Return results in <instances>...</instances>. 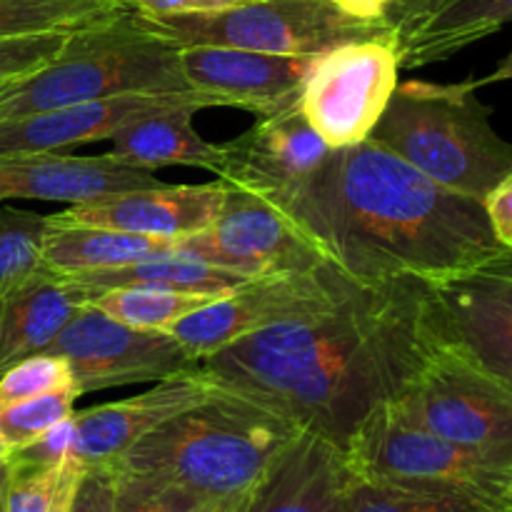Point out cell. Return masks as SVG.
<instances>
[{
    "mask_svg": "<svg viewBox=\"0 0 512 512\" xmlns=\"http://www.w3.org/2000/svg\"><path fill=\"white\" fill-rule=\"evenodd\" d=\"M438 340L430 283H355L328 310L248 335L198 370L345 453L403 393Z\"/></svg>",
    "mask_w": 512,
    "mask_h": 512,
    "instance_id": "6da1fadb",
    "label": "cell"
},
{
    "mask_svg": "<svg viewBox=\"0 0 512 512\" xmlns=\"http://www.w3.org/2000/svg\"><path fill=\"white\" fill-rule=\"evenodd\" d=\"M285 215L328 263L363 285L438 283L510 253L485 203L443 188L373 138L335 150Z\"/></svg>",
    "mask_w": 512,
    "mask_h": 512,
    "instance_id": "7a4b0ae2",
    "label": "cell"
},
{
    "mask_svg": "<svg viewBox=\"0 0 512 512\" xmlns=\"http://www.w3.org/2000/svg\"><path fill=\"white\" fill-rule=\"evenodd\" d=\"M300 435L298 425L268 405L215 383L203 403L150 430L110 470L168 480L223 505H240Z\"/></svg>",
    "mask_w": 512,
    "mask_h": 512,
    "instance_id": "3957f363",
    "label": "cell"
},
{
    "mask_svg": "<svg viewBox=\"0 0 512 512\" xmlns=\"http://www.w3.org/2000/svg\"><path fill=\"white\" fill-rule=\"evenodd\" d=\"M180 45L135 10L73 30L53 60L0 83V123L135 93H188Z\"/></svg>",
    "mask_w": 512,
    "mask_h": 512,
    "instance_id": "277c9868",
    "label": "cell"
},
{
    "mask_svg": "<svg viewBox=\"0 0 512 512\" xmlns=\"http://www.w3.org/2000/svg\"><path fill=\"white\" fill-rule=\"evenodd\" d=\"M475 80L398 85L370 138L443 188L485 203L512 178V143L490 123Z\"/></svg>",
    "mask_w": 512,
    "mask_h": 512,
    "instance_id": "5b68a950",
    "label": "cell"
},
{
    "mask_svg": "<svg viewBox=\"0 0 512 512\" xmlns=\"http://www.w3.org/2000/svg\"><path fill=\"white\" fill-rule=\"evenodd\" d=\"M355 475L378 483L435 490L512 510V465L438 438L383 405L345 450Z\"/></svg>",
    "mask_w": 512,
    "mask_h": 512,
    "instance_id": "8992f818",
    "label": "cell"
},
{
    "mask_svg": "<svg viewBox=\"0 0 512 512\" xmlns=\"http://www.w3.org/2000/svg\"><path fill=\"white\" fill-rule=\"evenodd\" d=\"M145 20L180 48L223 45L295 58H313L353 40L390 35L388 23L355 18L333 0H248L213 13Z\"/></svg>",
    "mask_w": 512,
    "mask_h": 512,
    "instance_id": "52a82bcc",
    "label": "cell"
},
{
    "mask_svg": "<svg viewBox=\"0 0 512 512\" xmlns=\"http://www.w3.org/2000/svg\"><path fill=\"white\" fill-rule=\"evenodd\" d=\"M388 405L438 438L512 465V393L443 335Z\"/></svg>",
    "mask_w": 512,
    "mask_h": 512,
    "instance_id": "ba28073f",
    "label": "cell"
},
{
    "mask_svg": "<svg viewBox=\"0 0 512 512\" xmlns=\"http://www.w3.org/2000/svg\"><path fill=\"white\" fill-rule=\"evenodd\" d=\"M353 285L355 280H350L333 263H323L320 268L303 273L255 278L235 288L233 293L210 300L205 308L185 315L183 320L170 325L168 333L200 365L210 355L248 335L328 310Z\"/></svg>",
    "mask_w": 512,
    "mask_h": 512,
    "instance_id": "9c48e42d",
    "label": "cell"
},
{
    "mask_svg": "<svg viewBox=\"0 0 512 512\" xmlns=\"http://www.w3.org/2000/svg\"><path fill=\"white\" fill-rule=\"evenodd\" d=\"M398 75L400 58L390 35L343 43L313 58L300 110L330 148H353L373 135Z\"/></svg>",
    "mask_w": 512,
    "mask_h": 512,
    "instance_id": "30bf717a",
    "label": "cell"
},
{
    "mask_svg": "<svg viewBox=\"0 0 512 512\" xmlns=\"http://www.w3.org/2000/svg\"><path fill=\"white\" fill-rule=\"evenodd\" d=\"M68 360L80 395L133 383H160L198 370L168 330H140L85 305L43 350Z\"/></svg>",
    "mask_w": 512,
    "mask_h": 512,
    "instance_id": "8fae6325",
    "label": "cell"
},
{
    "mask_svg": "<svg viewBox=\"0 0 512 512\" xmlns=\"http://www.w3.org/2000/svg\"><path fill=\"white\" fill-rule=\"evenodd\" d=\"M178 250L250 280L328 263L283 210L235 185H228L218 220L203 233L180 240Z\"/></svg>",
    "mask_w": 512,
    "mask_h": 512,
    "instance_id": "7c38bea8",
    "label": "cell"
},
{
    "mask_svg": "<svg viewBox=\"0 0 512 512\" xmlns=\"http://www.w3.org/2000/svg\"><path fill=\"white\" fill-rule=\"evenodd\" d=\"M220 145L215 175L235 188L260 195L288 213L333 158L330 148L313 130L300 103L260 118L253 128Z\"/></svg>",
    "mask_w": 512,
    "mask_h": 512,
    "instance_id": "4fadbf2b",
    "label": "cell"
},
{
    "mask_svg": "<svg viewBox=\"0 0 512 512\" xmlns=\"http://www.w3.org/2000/svg\"><path fill=\"white\" fill-rule=\"evenodd\" d=\"M440 335L512 393V253L430 283Z\"/></svg>",
    "mask_w": 512,
    "mask_h": 512,
    "instance_id": "5bb4252c",
    "label": "cell"
},
{
    "mask_svg": "<svg viewBox=\"0 0 512 512\" xmlns=\"http://www.w3.org/2000/svg\"><path fill=\"white\" fill-rule=\"evenodd\" d=\"M313 58L270 55L223 45L180 48V68L190 90L208 95L215 105L250 110L260 118L300 103Z\"/></svg>",
    "mask_w": 512,
    "mask_h": 512,
    "instance_id": "9a60e30c",
    "label": "cell"
},
{
    "mask_svg": "<svg viewBox=\"0 0 512 512\" xmlns=\"http://www.w3.org/2000/svg\"><path fill=\"white\" fill-rule=\"evenodd\" d=\"M215 383L200 370L155 383L153 390L88 408L68 418V458L90 468H113L140 438L203 403Z\"/></svg>",
    "mask_w": 512,
    "mask_h": 512,
    "instance_id": "2e32d148",
    "label": "cell"
},
{
    "mask_svg": "<svg viewBox=\"0 0 512 512\" xmlns=\"http://www.w3.org/2000/svg\"><path fill=\"white\" fill-rule=\"evenodd\" d=\"M225 195L228 183L220 178L200 185L160 183L155 188L125 190L73 203L53 218L68 225L108 228L180 243L183 238L203 233L218 220Z\"/></svg>",
    "mask_w": 512,
    "mask_h": 512,
    "instance_id": "e0dca14e",
    "label": "cell"
},
{
    "mask_svg": "<svg viewBox=\"0 0 512 512\" xmlns=\"http://www.w3.org/2000/svg\"><path fill=\"white\" fill-rule=\"evenodd\" d=\"M218 108L198 90L188 93H135L45 110L0 123V155L65 153L73 145L110 140L125 125L173 108Z\"/></svg>",
    "mask_w": 512,
    "mask_h": 512,
    "instance_id": "ac0fdd59",
    "label": "cell"
},
{
    "mask_svg": "<svg viewBox=\"0 0 512 512\" xmlns=\"http://www.w3.org/2000/svg\"><path fill=\"white\" fill-rule=\"evenodd\" d=\"M400 68L443 63L512 23V0H395L385 15Z\"/></svg>",
    "mask_w": 512,
    "mask_h": 512,
    "instance_id": "d6986e66",
    "label": "cell"
},
{
    "mask_svg": "<svg viewBox=\"0 0 512 512\" xmlns=\"http://www.w3.org/2000/svg\"><path fill=\"white\" fill-rule=\"evenodd\" d=\"M163 180L153 170L130 168L105 155L80 158L65 153L0 155V200H53L83 203L125 190L155 188Z\"/></svg>",
    "mask_w": 512,
    "mask_h": 512,
    "instance_id": "ffe728a7",
    "label": "cell"
},
{
    "mask_svg": "<svg viewBox=\"0 0 512 512\" xmlns=\"http://www.w3.org/2000/svg\"><path fill=\"white\" fill-rule=\"evenodd\" d=\"M85 305L83 290L43 265L0 285V375L43 353Z\"/></svg>",
    "mask_w": 512,
    "mask_h": 512,
    "instance_id": "44dd1931",
    "label": "cell"
},
{
    "mask_svg": "<svg viewBox=\"0 0 512 512\" xmlns=\"http://www.w3.org/2000/svg\"><path fill=\"white\" fill-rule=\"evenodd\" d=\"M350 468L328 440L303 433L240 512H343Z\"/></svg>",
    "mask_w": 512,
    "mask_h": 512,
    "instance_id": "7402d4cb",
    "label": "cell"
},
{
    "mask_svg": "<svg viewBox=\"0 0 512 512\" xmlns=\"http://www.w3.org/2000/svg\"><path fill=\"white\" fill-rule=\"evenodd\" d=\"M195 113L198 108L185 105V108L145 115L110 138L113 150L108 155L130 168L153 170V173L168 165H190L215 173L220 163V145L200 138L198 130L193 128Z\"/></svg>",
    "mask_w": 512,
    "mask_h": 512,
    "instance_id": "603a6c76",
    "label": "cell"
},
{
    "mask_svg": "<svg viewBox=\"0 0 512 512\" xmlns=\"http://www.w3.org/2000/svg\"><path fill=\"white\" fill-rule=\"evenodd\" d=\"M175 248H178L175 240L145 238V235L88 228V225H68L48 215V228L40 243V265L55 275H75L160 258V255L173 253Z\"/></svg>",
    "mask_w": 512,
    "mask_h": 512,
    "instance_id": "cb8c5ba5",
    "label": "cell"
},
{
    "mask_svg": "<svg viewBox=\"0 0 512 512\" xmlns=\"http://www.w3.org/2000/svg\"><path fill=\"white\" fill-rule=\"evenodd\" d=\"M63 278L70 280L75 288L83 290L85 295L110 288H128V285H155V288L190 290V293L225 295L233 293L235 288L250 280L225 268H218V265L205 263L195 255L180 253L178 248L168 255H160V258H148L140 260V263L120 265V268L63 275Z\"/></svg>",
    "mask_w": 512,
    "mask_h": 512,
    "instance_id": "d4e9b609",
    "label": "cell"
},
{
    "mask_svg": "<svg viewBox=\"0 0 512 512\" xmlns=\"http://www.w3.org/2000/svg\"><path fill=\"white\" fill-rule=\"evenodd\" d=\"M215 298L220 295L155 288V285H128V288H110L88 295V305L130 328L168 330L170 325L205 308Z\"/></svg>",
    "mask_w": 512,
    "mask_h": 512,
    "instance_id": "484cf974",
    "label": "cell"
},
{
    "mask_svg": "<svg viewBox=\"0 0 512 512\" xmlns=\"http://www.w3.org/2000/svg\"><path fill=\"white\" fill-rule=\"evenodd\" d=\"M123 10V0H0V38L70 33Z\"/></svg>",
    "mask_w": 512,
    "mask_h": 512,
    "instance_id": "4316f807",
    "label": "cell"
},
{
    "mask_svg": "<svg viewBox=\"0 0 512 512\" xmlns=\"http://www.w3.org/2000/svg\"><path fill=\"white\" fill-rule=\"evenodd\" d=\"M5 512H70L85 468L75 460L20 465L5 460Z\"/></svg>",
    "mask_w": 512,
    "mask_h": 512,
    "instance_id": "83f0119b",
    "label": "cell"
},
{
    "mask_svg": "<svg viewBox=\"0 0 512 512\" xmlns=\"http://www.w3.org/2000/svg\"><path fill=\"white\" fill-rule=\"evenodd\" d=\"M343 512H510L495 510L478 500L463 498L453 493H435V490H415L403 485L378 483V480L360 478L350 470L345 483Z\"/></svg>",
    "mask_w": 512,
    "mask_h": 512,
    "instance_id": "f1b7e54d",
    "label": "cell"
},
{
    "mask_svg": "<svg viewBox=\"0 0 512 512\" xmlns=\"http://www.w3.org/2000/svg\"><path fill=\"white\" fill-rule=\"evenodd\" d=\"M113 488V512H235L243 505H223L183 485L118 470H113Z\"/></svg>",
    "mask_w": 512,
    "mask_h": 512,
    "instance_id": "f546056e",
    "label": "cell"
},
{
    "mask_svg": "<svg viewBox=\"0 0 512 512\" xmlns=\"http://www.w3.org/2000/svg\"><path fill=\"white\" fill-rule=\"evenodd\" d=\"M80 398L78 388L25 398L18 403L0 405V443L8 453L28 448L48 430L73 415V403Z\"/></svg>",
    "mask_w": 512,
    "mask_h": 512,
    "instance_id": "4dcf8cb0",
    "label": "cell"
},
{
    "mask_svg": "<svg viewBox=\"0 0 512 512\" xmlns=\"http://www.w3.org/2000/svg\"><path fill=\"white\" fill-rule=\"evenodd\" d=\"M45 228L48 215L18 208L0 210V285L38 268Z\"/></svg>",
    "mask_w": 512,
    "mask_h": 512,
    "instance_id": "1f68e13d",
    "label": "cell"
},
{
    "mask_svg": "<svg viewBox=\"0 0 512 512\" xmlns=\"http://www.w3.org/2000/svg\"><path fill=\"white\" fill-rule=\"evenodd\" d=\"M68 388H78L68 360L60 358V355L38 353L20 360L0 375V405Z\"/></svg>",
    "mask_w": 512,
    "mask_h": 512,
    "instance_id": "d6a6232c",
    "label": "cell"
},
{
    "mask_svg": "<svg viewBox=\"0 0 512 512\" xmlns=\"http://www.w3.org/2000/svg\"><path fill=\"white\" fill-rule=\"evenodd\" d=\"M73 33V30H70ZM70 33H33L0 38V83L23 78L58 55Z\"/></svg>",
    "mask_w": 512,
    "mask_h": 512,
    "instance_id": "836d02e7",
    "label": "cell"
},
{
    "mask_svg": "<svg viewBox=\"0 0 512 512\" xmlns=\"http://www.w3.org/2000/svg\"><path fill=\"white\" fill-rule=\"evenodd\" d=\"M113 498V470L90 468L85 470L83 483H80L70 512H113Z\"/></svg>",
    "mask_w": 512,
    "mask_h": 512,
    "instance_id": "e575fe53",
    "label": "cell"
},
{
    "mask_svg": "<svg viewBox=\"0 0 512 512\" xmlns=\"http://www.w3.org/2000/svg\"><path fill=\"white\" fill-rule=\"evenodd\" d=\"M123 3L145 18H165V15L213 13V10L233 8L248 0H123Z\"/></svg>",
    "mask_w": 512,
    "mask_h": 512,
    "instance_id": "d590c367",
    "label": "cell"
},
{
    "mask_svg": "<svg viewBox=\"0 0 512 512\" xmlns=\"http://www.w3.org/2000/svg\"><path fill=\"white\" fill-rule=\"evenodd\" d=\"M485 210H488L490 228H493L498 243L512 253V178L500 183L485 198Z\"/></svg>",
    "mask_w": 512,
    "mask_h": 512,
    "instance_id": "8d00e7d4",
    "label": "cell"
},
{
    "mask_svg": "<svg viewBox=\"0 0 512 512\" xmlns=\"http://www.w3.org/2000/svg\"><path fill=\"white\" fill-rule=\"evenodd\" d=\"M340 8L348 10L350 15L363 20H383L390 13V8L395 5V0H333Z\"/></svg>",
    "mask_w": 512,
    "mask_h": 512,
    "instance_id": "74e56055",
    "label": "cell"
},
{
    "mask_svg": "<svg viewBox=\"0 0 512 512\" xmlns=\"http://www.w3.org/2000/svg\"><path fill=\"white\" fill-rule=\"evenodd\" d=\"M505 80H512V50L505 55L503 60H500V65L493 70V73L485 75V78H480V80H475V85H478V88H483V85L505 83Z\"/></svg>",
    "mask_w": 512,
    "mask_h": 512,
    "instance_id": "f35d334b",
    "label": "cell"
},
{
    "mask_svg": "<svg viewBox=\"0 0 512 512\" xmlns=\"http://www.w3.org/2000/svg\"><path fill=\"white\" fill-rule=\"evenodd\" d=\"M5 478H8V468L0 465V512H5Z\"/></svg>",
    "mask_w": 512,
    "mask_h": 512,
    "instance_id": "ab89813d",
    "label": "cell"
},
{
    "mask_svg": "<svg viewBox=\"0 0 512 512\" xmlns=\"http://www.w3.org/2000/svg\"><path fill=\"white\" fill-rule=\"evenodd\" d=\"M5 460H8V450H5V445L0 443V465H5Z\"/></svg>",
    "mask_w": 512,
    "mask_h": 512,
    "instance_id": "60d3db41",
    "label": "cell"
},
{
    "mask_svg": "<svg viewBox=\"0 0 512 512\" xmlns=\"http://www.w3.org/2000/svg\"><path fill=\"white\" fill-rule=\"evenodd\" d=\"M243 505H245V503H243ZM243 505H240V508H243ZM240 508H238V510H235V512H240Z\"/></svg>",
    "mask_w": 512,
    "mask_h": 512,
    "instance_id": "b9f144b4",
    "label": "cell"
},
{
    "mask_svg": "<svg viewBox=\"0 0 512 512\" xmlns=\"http://www.w3.org/2000/svg\"><path fill=\"white\" fill-rule=\"evenodd\" d=\"M510 512H512V510H510Z\"/></svg>",
    "mask_w": 512,
    "mask_h": 512,
    "instance_id": "7bdbcfd3",
    "label": "cell"
}]
</instances>
